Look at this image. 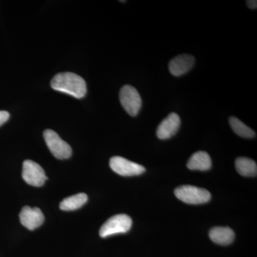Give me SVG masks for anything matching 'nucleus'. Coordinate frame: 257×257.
<instances>
[{"label": "nucleus", "mask_w": 257, "mask_h": 257, "mask_svg": "<svg viewBox=\"0 0 257 257\" xmlns=\"http://www.w3.org/2000/svg\"><path fill=\"white\" fill-rule=\"evenodd\" d=\"M51 87L56 91L66 93L77 99H82L87 93L84 79L72 72L57 74L51 81Z\"/></svg>", "instance_id": "nucleus-1"}, {"label": "nucleus", "mask_w": 257, "mask_h": 257, "mask_svg": "<svg viewBox=\"0 0 257 257\" xmlns=\"http://www.w3.org/2000/svg\"><path fill=\"white\" fill-rule=\"evenodd\" d=\"M175 194L179 200L186 204H201L209 202L211 194L207 189L191 185H184L175 189Z\"/></svg>", "instance_id": "nucleus-2"}, {"label": "nucleus", "mask_w": 257, "mask_h": 257, "mask_svg": "<svg viewBox=\"0 0 257 257\" xmlns=\"http://www.w3.org/2000/svg\"><path fill=\"white\" fill-rule=\"evenodd\" d=\"M133 226L131 217L126 214H116L111 216L101 226L99 236L102 238L111 235L123 234L127 232Z\"/></svg>", "instance_id": "nucleus-3"}, {"label": "nucleus", "mask_w": 257, "mask_h": 257, "mask_svg": "<svg viewBox=\"0 0 257 257\" xmlns=\"http://www.w3.org/2000/svg\"><path fill=\"white\" fill-rule=\"evenodd\" d=\"M44 138L51 153L59 160H66L72 156V150L68 144L52 130L44 132Z\"/></svg>", "instance_id": "nucleus-4"}, {"label": "nucleus", "mask_w": 257, "mask_h": 257, "mask_svg": "<svg viewBox=\"0 0 257 257\" xmlns=\"http://www.w3.org/2000/svg\"><path fill=\"white\" fill-rule=\"evenodd\" d=\"M119 99L124 110L131 116H135L142 107V98L138 91L130 85H125L119 92Z\"/></svg>", "instance_id": "nucleus-5"}, {"label": "nucleus", "mask_w": 257, "mask_h": 257, "mask_svg": "<svg viewBox=\"0 0 257 257\" xmlns=\"http://www.w3.org/2000/svg\"><path fill=\"white\" fill-rule=\"evenodd\" d=\"M109 167L116 174L123 177L142 175L146 170L143 166L118 156L111 157Z\"/></svg>", "instance_id": "nucleus-6"}, {"label": "nucleus", "mask_w": 257, "mask_h": 257, "mask_svg": "<svg viewBox=\"0 0 257 257\" xmlns=\"http://www.w3.org/2000/svg\"><path fill=\"white\" fill-rule=\"evenodd\" d=\"M23 178L26 183L34 187H42L47 179L41 166L32 160L24 162Z\"/></svg>", "instance_id": "nucleus-7"}, {"label": "nucleus", "mask_w": 257, "mask_h": 257, "mask_svg": "<svg viewBox=\"0 0 257 257\" xmlns=\"http://www.w3.org/2000/svg\"><path fill=\"white\" fill-rule=\"evenodd\" d=\"M20 219L25 227L29 230H34L43 224L45 216L39 208H32L27 206L22 209Z\"/></svg>", "instance_id": "nucleus-8"}, {"label": "nucleus", "mask_w": 257, "mask_h": 257, "mask_svg": "<svg viewBox=\"0 0 257 257\" xmlns=\"http://www.w3.org/2000/svg\"><path fill=\"white\" fill-rule=\"evenodd\" d=\"M181 119L178 114L171 113L165 118L157 130V138L160 140H167L173 137L180 127Z\"/></svg>", "instance_id": "nucleus-9"}, {"label": "nucleus", "mask_w": 257, "mask_h": 257, "mask_svg": "<svg viewBox=\"0 0 257 257\" xmlns=\"http://www.w3.org/2000/svg\"><path fill=\"white\" fill-rule=\"evenodd\" d=\"M195 59L190 55H181L172 59L169 64L170 73L175 77L183 75L194 66Z\"/></svg>", "instance_id": "nucleus-10"}, {"label": "nucleus", "mask_w": 257, "mask_h": 257, "mask_svg": "<svg viewBox=\"0 0 257 257\" xmlns=\"http://www.w3.org/2000/svg\"><path fill=\"white\" fill-rule=\"evenodd\" d=\"M209 235L213 242L223 246L231 244L235 238L234 231L228 226H216L212 228Z\"/></svg>", "instance_id": "nucleus-11"}, {"label": "nucleus", "mask_w": 257, "mask_h": 257, "mask_svg": "<svg viewBox=\"0 0 257 257\" xmlns=\"http://www.w3.org/2000/svg\"><path fill=\"white\" fill-rule=\"evenodd\" d=\"M187 167L191 170L207 171L211 167V160L206 152H195L187 162Z\"/></svg>", "instance_id": "nucleus-12"}, {"label": "nucleus", "mask_w": 257, "mask_h": 257, "mask_svg": "<svg viewBox=\"0 0 257 257\" xmlns=\"http://www.w3.org/2000/svg\"><path fill=\"white\" fill-rule=\"evenodd\" d=\"M236 171L243 177H256L257 166L256 162L247 157H239L235 161Z\"/></svg>", "instance_id": "nucleus-13"}, {"label": "nucleus", "mask_w": 257, "mask_h": 257, "mask_svg": "<svg viewBox=\"0 0 257 257\" xmlns=\"http://www.w3.org/2000/svg\"><path fill=\"white\" fill-rule=\"evenodd\" d=\"M88 197L84 193H79L64 199L60 207L63 211H74L82 207L87 202Z\"/></svg>", "instance_id": "nucleus-14"}, {"label": "nucleus", "mask_w": 257, "mask_h": 257, "mask_svg": "<svg viewBox=\"0 0 257 257\" xmlns=\"http://www.w3.org/2000/svg\"><path fill=\"white\" fill-rule=\"evenodd\" d=\"M229 124L233 131L241 138H253L256 136L254 131L235 116L229 118Z\"/></svg>", "instance_id": "nucleus-15"}, {"label": "nucleus", "mask_w": 257, "mask_h": 257, "mask_svg": "<svg viewBox=\"0 0 257 257\" xmlns=\"http://www.w3.org/2000/svg\"><path fill=\"white\" fill-rule=\"evenodd\" d=\"M10 118V114L6 111H0V126L4 124Z\"/></svg>", "instance_id": "nucleus-16"}, {"label": "nucleus", "mask_w": 257, "mask_h": 257, "mask_svg": "<svg viewBox=\"0 0 257 257\" xmlns=\"http://www.w3.org/2000/svg\"><path fill=\"white\" fill-rule=\"evenodd\" d=\"M246 5L251 10H256L257 8V1L256 0H248L246 1Z\"/></svg>", "instance_id": "nucleus-17"}]
</instances>
